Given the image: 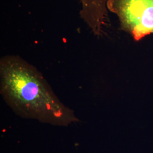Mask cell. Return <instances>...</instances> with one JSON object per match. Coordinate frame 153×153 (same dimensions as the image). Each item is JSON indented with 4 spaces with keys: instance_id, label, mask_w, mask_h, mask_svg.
Instances as JSON below:
<instances>
[{
    "instance_id": "obj_1",
    "label": "cell",
    "mask_w": 153,
    "mask_h": 153,
    "mask_svg": "<svg viewBox=\"0 0 153 153\" xmlns=\"http://www.w3.org/2000/svg\"><path fill=\"white\" fill-rule=\"evenodd\" d=\"M0 91L7 104L23 118L64 126L79 121L37 69L18 56L1 59Z\"/></svg>"
},
{
    "instance_id": "obj_2",
    "label": "cell",
    "mask_w": 153,
    "mask_h": 153,
    "mask_svg": "<svg viewBox=\"0 0 153 153\" xmlns=\"http://www.w3.org/2000/svg\"><path fill=\"white\" fill-rule=\"evenodd\" d=\"M107 7L134 40L153 33V0H109Z\"/></svg>"
},
{
    "instance_id": "obj_3",
    "label": "cell",
    "mask_w": 153,
    "mask_h": 153,
    "mask_svg": "<svg viewBox=\"0 0 153 153\" xmlns=\"http://www.w3.org/2000/svg\"><path fill=\"white\" fill-rule=\"evenodd\" d=\"M79 14L90 31L95 36H101L108 16L109 0H78Z\"/></svg>"
}]
</instances>
